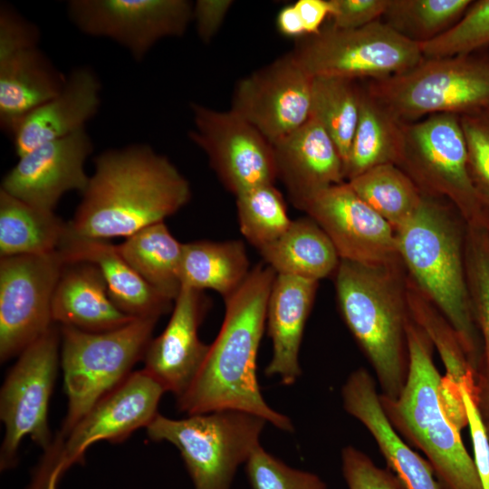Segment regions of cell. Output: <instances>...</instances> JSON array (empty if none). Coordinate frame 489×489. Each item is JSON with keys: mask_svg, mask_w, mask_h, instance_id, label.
I'll list each match as a JSON object with an SVG mask.
<instances>
[{"mask_svg": "<svg viewBox=\"0 0 489 489\" xmlns=\"http://www.w3.org/2000/svg\"><path fill=\"white\" fill-rule=\"evenodd\" d=\"M67 12L81 32L110 38L140 62L158 41L186 33L193 4L186 0H72Z\"/></svg>", "mask_w": 489, "mask_h": 489, "instance_id": "5bb4252c", "label": "cell"}, {"mask_svg": "<svg viewBox=\"0 0 489 489\" xmlns=\"http://www.w3.org/2000/svg\"><path fill=\"white\" fill-rule=\"evenodd\" d=\"M276 22L279 31L284 35L292 37L305 35L301 17L293 4L279 12Z\"/></svg>", "mask_w": 489, "mask_h": 489, "instance_id": "7dc6e473", "label": "cell"}, {"mask_svg": "<svg viewBox=\"0 0 489 489\" xmlns=\"http://www.w3.org/2000/svg\"><path fill=\"white\" fill-rule=\"evenodd\" d=\"M39 28L9 5L0 7V58L17 51L38 46Z\"/></svg>", "mask_w": 489, "mask_h": 489, "instance_id": "60d3db41", "label": "cell"}, {"mask_svg": "<svg viewBox=\"0 0 489 489\" xmlns=\"http://www.w3.org/2000/svg\"><path fill=\"white\" fill-rule=\"evenodd\" d=\"M319 282L276 274L267 303L266 330L272 341V358L264 369L267 377H278L291 386L302 376L299 354L306 321Z\"/></svg>", "mask_w": 489, "mask_h": 489, "instance_id": "7402d4cb", "label": "cell"}, {"mask_svg": "<svg viewBox=\"0 0 489 489\" xmlns=\"http://www.w3.org/2000/svg\"><path fill=\"white\" fill-rule=\"evenodd\" d=\"M195 129L189 136L207 156L216 176L235 197L274 185L277 170L272 143L231 110L191 104Z\"/></svg>", "mask_w": 489, "mask_h": 489, "instance_id": "4fadbf2b", "label": "cell"}, {"mask_svg": "<svg viewBox=\"0 0 489 489\" xmlns=\"http://www.w3.org/2000/svg\"><path fill=\"white\" fill-rule=\"evenodd\" d=\"M460 392L472 438L473 459L483 489H489V438L486 427L471 393L465 387H460Z\"/></svg>", "mask_w": 489, "mask_h": 489, "instance_id": "7bdbcfd3", "label": "cell"}, {"mask_svg": "<svg viewBox=\"0 0 489 489\" xmlns=\"http://www.w3.org/2000/svg\"><path fill=\"white\" fill-rule=\"evenodd\" d=\"M66 264L86 262L102 273L113 303L133 318L157 317L172 311L174 301L150 286L120 254L117 245L106 241L67 235L61 245Z\"/></svg>", "mask_w": 489, "mask_h": 489, "instance_id": "603a6c76", "label": "cell"}, {"mask_svg": "<svg viewBox=\"0 0 489 489\" xmlns=\"http://www.w3.org/2000/svg\"><path fill=\"white\" fill-rule=\"evenodd\" d=\"M52 318L91 332L115 330L135 319L113 303L100 269L86 262L65 264L53 293Z\"/></svg>", "mask_w": 489, "mask_h": 489, "instance_id": "cb8c5ba5", "label": "cell"}, {"mask_svg": "<svg viewBox=\"0 0 489 489\" xmlns=\"http://www.w3.org/2000/svg\"><path fill=\"white\" fill-rule=\"evenodd\" d=\"M67 222L0 189V256L42 255L58 251Z\"/></svg>", "mask_w": 489, "mask_h": 489, "instance_id": "f1b7e54d", "label": "cell"}, {"mask_svg": "<svg viewBox=\"0 0 489 489\" xmlns=\"http://www.w3.org/2000/svg\"><path fill=\"white\" fill-rule=\"evenodd\" d=\"M473 2L470 0H389L386 24L417 42L429 41L454 25Z\"/></svg>", "mask_w": 489, "mask_h": 489, "instance_id": "e575fe53", "label": "cell"}, {"mask_svg": "<svg viewBox=\"0 0 489 489\" xmlns=\"http://www.w3.org/2000/svg\"><path fill=\"white\" fill-rule=\"evenodd\" d=\"M406 330L409 355L407 381L398 398L380 395L382 408L398 434L425 455L441 489H483L460 429L443 407V376L433 360L434 346L410 314Z\"/></svg>", "mask_w": 489, "mask_h": 489, "instance_id": "5b68a950", "label": "cell"}, {"mask_svg": "<svg viewBox=\"0 0 489 489\" xmlns=\"http://www.w3.org/2000/svg\"><path fill=\"white\" fill-rule=\"evenodd\" d=\"M163 386L144 369L131 374L101 398L64 438L67 468L83 462L86 450L99 441L119 443L147 427L156 417Z\"/></svg>", "mask_w": 489, "mask_h": 489, "instance_id": "ac0fdd59", "label": "cell"}, {"mask_svg": "<svg viewBox=\"0 0 489 489\" xmlns=\"http://www.w3.org/2000/svg\"><path fill=\"white\" fill-rule=\"evenodd\" d=\"M334 274L340 314L374 369L380 395L398 398L409 369L402 263L373 265L340 260Z\"/></svg>", "mask_w": 489, "mask_h": 489, "instance_id": "277c9868", "label": "cell"}, {"mask_svg": "<svg viewBox=\"0 0 489 489\" xmlns=\"http://www.w3.org/2000/svg\"><path fill=\"white\" fill-rule=\"evenodd\" d=\"M258 252L276 274L317 282L335 273L340 261L330 238L309 216L292 220L280 238Z\"/></svg>", "mask_w": 489, "mask_h": 489, "instance_id": "4316f807", "label": "cell"}, {"mask_svg": "<svg viewBox=\"0 0 489 489\" xmlns=\"http://www.w3.org/2000/svg\"><path fill=\"white\" fill-rule=\"evenodd\" d=\"M355 81L315 77L312 85L311 116L328 133L347 161L359 114L360 89Z\"/></svg>", "mask_w": 489, "mask_h": 489, "instance_id": "836d02e7", "label": "cell"}, {"mask_svg": "<svg viewBox=\"0 0 489 489\" xmlns=\"http://www.w3.org/2000/svg\"><path fill=\"white\" fill-rule=\"evenodd\" d=\"M66 82L51 60L34 46L0 58V126L7 134L26 114L58 95Z\"/></svg>", "mask_w": 489, "mask_h": 489, "instance_id": "484cf974", "label": "cell"}, {"mask_svg": "<svg viewBox=\"0 0 489 489\" xmlns=\"http://www.w3.org/2000/svg\"><path fill=\"white\" fill-rule=\"evenodd\" d=\"M398 167L422 194L452 205L466 225H485L489 210L469 174L467 147L458 115L439 113L404 123Z\"/></svg>", "mask_w": 489, "mask_h": 489, "instance_id": "9c48e42d", "label": "cell"}, {"mask_svg": "<svg viewBox=\"0 0 489 489\" xmlns=\"http://www.w3.org/2000/svg\"><path fill=\"white\" fill-rule=\"evenodd\" d=\"M301 210L324 231L340 260L373 265L401 262L393 227L348 182L321 191Z\"/></svg>", "mask_w": 489, "mask_h": 489, "instance_id": "2e32d148", "label": "cell"}, {"mask_svg": "<svg viewBox=\"0 0 489 489\" xmlns=\"http://www.w3.org/2000/svg\"><path fill=\"white\" fill-rule=\"evenodd\" d=\"M208 309L202 291L182 286L166 328L150 340L144 354V369L177 398L189 387L207 354L209 345L200 340L198 329Z\"/></svg>", "mask_w": 489, "mask_h": 489, "instance_id": "d6986e66", "label": "cell"}, {"mask_svg": "<svg viewBox=\"0 0 489 489\" xmlns=\"http://www.w3.org/2000/svg\"><path fill=\"white\" fill-rule=\"evenodd\" d=\"M233 4L231 0H197L193 5L192 19L203 43H208L213 40Z\"/></svg>", "mask_w": 489, "mask_h": 489, "instance_id": "f6af8a7d", "label": "cell"}, {"mask_svg": "<svg viewBox=\"0 0 489 489\" xmlns=\"http://www.w3.org/2000/svg\"><path fill=\"white\" fill-rule=\"evenodd\" d=\"M485 228H486V231H487V234H488V237H489V212H488L487 219H486V222H485Z\"/></svg>", "mask_w": 489, "mask_h": 489, "instance_id": "c3c4849f", "label": "cell"}, {"mask_svg": "<svg viewBox=\"0 0 489 489\" xmlns=\"http://www.w3.org/2000/svg\"><path fill=\"white\" fill-rule=\"evenodd\" d=\"M241 234L257 251L280 238L292 220L282 193L264 185L235 197Z\"/></svg>", "mask_w": 489, "mask_h": 489, "instance_id": "d590c367", "label": "cell"}, {"mask_svg": "<svg viewBox=\"0 0 489 489\" xmlns=\"http://www.w3.org/2000/svg\"><path fill=\"white\" fill-rule=\"evenodd\" d=\"M158 318H135L115 330L91 332L62 326L61 366L68 398L60 435L65 438L85 414L123 382L143 360Z\"/></svg>", "mask_w": 489, "mask_h": 489, "instance_id": "8992f818", "label": "cell"}, {"mask_svg": "<svg viewBox=\"0 0 489 489\" xmlns=\"http://www.w3.org/2000/svg\"><path fill=\"white\" fill-rule=\"evenodd\" d=\"M60 334L52 326L19 355L0 391V417L5 436L0 449V470L13 469L24 437L43 450L53 439L48 424V407L59 365Z\"/></svg>", "mask_w": 489, "mask_h": 489, "instance_id": "8fae6325", "label": "cell"}, {"mask_svg": "<svg viewBox=\"0 0 489 489\" xmlns=\"http://www.w3.org/2000/svg\"><path fill=\"white\" fill-rule=\"evenodd\" d=\"M293 5L301 17L305 35L319 34L325 18L330 17L329 0H298Z\"/></svg>", "mask_w": 489, "mask_h": 489, "instance_id": "bcb514c9", "label": "cell"}, {"mask_svg": "<svg viewBox=\"0 0 489 489\" xmlns=\"http://www.w3.org/2000/svg\"><path fill=\"white\" fill-rule=\"evenodd\" d=\"M367 90L403 123L439 113L460 116L489 108V62L424 58L404 72L372 81Z\"/></svg>", "mask_w": 489, "mask_h": 489, "instance_id": "ba28073f", "label": "cell"}, {"mask_svg": "<svg viewBox=\"0 0 489 489\" xmlns=\"http://www.w3.org/2000/svg\"><path fill=\"white\" fill-rule=\"evenodd\" d=\"M404 123L360 89L359 120L344 165L346 182L375 167L399 162Z\"/></svg>", "mask_w": 489, "mask_h": 489, "instance_id": "f546056e", "label": "cell"}, {"mask_svg": "<svg viewBox=\"0 0 489 489\" xmlns=\"http://www.w3.org/2000/svg\"><path fill=\"white\" fill-rule=\"evenodd\" d=\"M68 235L106 241L129 237L164 222L191 197L187 178L165 156L146 144L103 151L94 158Z\"/></svg>", "mask_w": 489, "mask_h": 489, "instance_id": "7a4b0ae2", "label": "cell"}, {"mask_svg": "<svg viewBox=\"0 0 489 489\" xmlns=\"http://www.w3.org/2000/svg\"><path fill=\"white\" fill-rule=\"evenodd\" d=\"M267 421L233 409L174 419L158 414L146 427L155 442L179 451L194 489H231L238 468L260 445Z\"/></svg>", "mask_w": 489, "mask_h": 489, "instance_id": "52a82bcc", "label": "cell"}, {"mask_svg": "<svg viewBox=\"0 0 489 489\" xmlns=\"http://www.w3.org/2000/svg\"><path fill=\"white\" fill-rule=\"evenodd\" d=\"M101 82L89 67H77L62 91L22 118L11 129L16 155L84 129L101 105Z\"/></svg>", "mask_w": 489, "mask_h": 489, "instance_id": "44dd1931", "label": "cell"}, {"mask_svg": "<svg viewBox=\"0 0 489 489\" xmlns=\"http://www.w3.org/2000/svg\"><path fill=\"white\" fill-rule=\"evenodd\" d=\"M347 182L395 231L411 217L423 197L413 180L394 164L375 167Z\"/></svg>", "mask_w": 489, "mask_h": 489, "instance_id": "d6a6232c", "label": "cell"}, {"mask_svg": "<svg viewBox=\"0 0 489 489\" xmlns=\"http://www.w3.org/2000/svg\"><path fill=\"white\" fill-rule=\"evenodd\" d=\"M291 53L312 78L351 81L385 79L424 59L418 43L379 20L355 29H321L305 37Z\"/></svg>", "mask_w": 489, "mask_h": 489, "instance_id": "30bf717a", "label": "cell"}, {"mask_svg": "<svg viewBox=\"0 0 489 489\" xmlns=\"http://www.w3.org/2000/svg\"><path fill=\"white\" fill-rule=\"evenodd\" d=\"M252 489H328L315 473L293 468L259 446L245 463Z\"/></svg>", "mask_w": 489, "mask_h": 489, "instance_id": "74e56055", "label": "cell"}, {"mask_svg": "<svg viewBox=\"0 0 489 489\" xmlns=\"http://www.w3.org/2000/svg\"><path fill=\"white\" fill-rule=\"evenodd\" d=\"M117 249L150 286L175 301L182 288L183 244L172 235L164 222L131 235Z\"/></svg>", "mask_w": 489, "mask_h": 489, "instance_id": "4dcf8cb0", "label": "cell"}, {"mask_svg": "<svg viewBox=\"0 0 489 489\" xmlns=\"http://www.w3.org/2000/svg\"><path fill=\"white\" fill-rule=\"evenodd\" d=\"M475 188L489 210V108L459 116Z\"/></svg>", "mask_w": 489, "mask_h": 489, "instance_id": "f35d334b", "label": "cell"}, {"mask_svg": "<svg viewBox=\"0 0 489 489\" xmlns=\"http://www.w3.org/2000/svg\"><path fill=\"white\" fill-rule=\"evenodd\" d=\"M275 276L267 264H256L241 287L224 300L225 311L220 331L191 384L177 398L179 411L191 416L240 410L261 417L281 430H294L291 419L264 400L256 373Z\"/></svg>", "mask_w": 489, "mask_h": 489, "instance_id": "6da1fadb", "label": "cell"}, {"mask_svg": "<svg viewBox=\"0 0 489 489\" xmlns=\"http://www.w3.org/2000/svg\"><path fill=\"white\" fill-rule=\"evenodd\" d=\"M331 27L355 29L362 27L383 16L389 0H329Z\"/></svg>", "mask_w": 489, "mask_h": 489, "instance_id": "b9f144b4", "label": "cell"}, {"mask_svg": "<svg viewBox=\"0 0 489 489\" xmlns=\"http://www.w3.org/2000/svg\"><path fill=\"white\" fill-rule=\"evenodd\" d=\"M64 438L58 433L52 445L33 470L26 489H58L62 475L68 470L63 455Z\"/></svg>", "mask_w": 489, "mask_h": 489, "instance_id": "ee69618b", "label": "cell"}, {"mask_svg": "<svg viewBox=\"0 0 489 489\" xmlns=\"http://www.w3.org/2000/svg\"><path fill=\"white\" fill-rule=\"evenodd\" d=\"M65 264L59 250L1 257V362L19 355L53 326V297Z\"/></svg>", "mask_w": 489, "mask_h": 489, "instance_id": "7c38bea8", "label": "cell"}, {"mask_svg": "<svg viewBox=\"0 0 489 489\" xmlns=\"http://www.w3.org/2000/svg\"><path fill=\"white\" fill-rule=\"evenodd\" d=\"M93 149L84 129L44 143L18 158L1 189L46 211H53L67 192H83L89 183L84 165Z\"/></svg>", "mask_w": 489, "mask_h": 489, "instance_id": "e0dca14e", "label": "cell"}, {"mask_svg": "<svg viewBox=\"0 0 489 489\" xmlns=\"http://www.w3.org/2000/svg\"><path fill=\"white\" fill-rule=\"evenodd\" d=\"M272 145L277 178L283 183L292 205L300 210L317 194L345 180L343 162L336 145L312 118Z\"/></svg>", "mask_w": 489, "mask_h": 489, "instance_id": "ffe728a7", "label": "cell"}, {"mask_svg": "<svg viewBox=\"0 0 489 489\" xmlns=\"http://www.w3.org/2000/svg\"><path fill=\"white\" fill-rule=\"evenodd\" d=\"M251 270L245 245L240 240L183 244L182 286L213 290L225 300L241 287Z\"/></svg>", "mask_w": 489, "mask_h": 489, "instance_id": "83f0119b", "label": "cell"}, {"mask_svg": "<svg viewBox=\"0 0 489 489\" xmlns=\"http://www.w3.org/2000/svg\"><path fill=\"white\" fill-rule=\"evenodd\" d=\"M485 427H486L487 435H488V438H489V422L485 423Z\"/></svg>", "mask_w": 489, "mask_h": 489, "instance_id": "681fc988", "label": "cell"}, {"mask_svg": "<svg viewBox=\"0 0 489 489\" xmlns=\"http://www.w3.org/2000/svg\"><path fill=\"white\" fill-rule=\"evenodd\" d=\"M340 459L348 489H403L389 469L379 467L367 454L353 446L341 449Z\"/></svg>", "mask_w": 489, "mask_h": 489, "instance_id": "ab89813d", "label": "cell"}, {"mask_svg": "<svg viewBox=\"0 0 489 489\" xmlns=\"http://www.w3.org/2000/svg\"><path fill=\"white\" fill-rule=\"evenodd\" d=\"M395 232L408 277L450 323L476 380L483 348L468 290L465 221L449 203L423 194L416 212Z\"/></svg>", "mask_w": 489, "mask_h": 489, "instance_id": "3957f363", "label": "cell"}, {"mask_svg": "<svg viewBox=\"0 0 489 489\" xmlns=\"http://www.w3.org/2000/svg\"><path fill=\"white\" fill-rule=\"evenodd\" d=\"M406 299L411 318L420 326L437 350L446 369L441 399L450 420L459 428L467 426L460 387L476 398L475 372L454 329L437 308L406 277Z\"/></svg>", "mask_w": 489, "mask_h": 489, "instance_id": "d4e9b609", "label": "cell"}, {"mask_svg": "<svg viewBox=\"0 0 489 489\" xmlns=\"http://www.w3.org/2000/svg\"><path fill=\"white\" fill-rule=\"evenodd\" d=\"M312 80L289 53L242 78L230 110L273 144L310 119Z\"/></svg>", "mask_w": 489, "mask_h": 489, "instance_id": "9a60e30c", "label": "cell"}, {"mask_svg": "<svg viewBox=\"0 0 489 489\" xmlns=\"http://www.w3.org/2000/svg\"><path fill=\"white\" fill-rule=\"evenodd\" d=\"M489 44V0L472 3L463 16L438 36L418 43L424 58L469 55Z\"/></svg>", "mask_w": 489, "mask_h": 489, "instance_id": "8d00e7d4", "label": "cell"}, {"mask_svg": "<svg viewBox=\"0 0 489 489\" xmlns=\"http://www.w3.org/2000/svg\"><path fill=\"white\" fill-rule=\"evenodd\" d=\"M465 263L475 321L483 354L476 377L475 403L489 422V237L485 225H466Z\"/></svg>", "mask_w": 489, "mask_h": 489, "instance_id": "1f68e13d", "label": "cell"}]
</instances>
